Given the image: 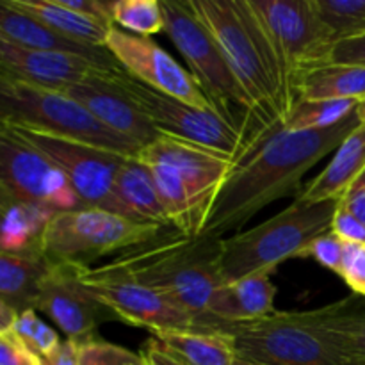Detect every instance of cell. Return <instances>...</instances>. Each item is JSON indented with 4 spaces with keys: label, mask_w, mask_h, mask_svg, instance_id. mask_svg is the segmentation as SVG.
I'll list each match as a JSON object with an SVG mask.
<instances>
[{
    "label": "cell",
    "mask_w": 365,
    "mask_h": 365,
    "mask_svg": "<svg viewBox=\"0 0 365 365\" xmlns=\"http://www.w3.org/2000/svg\"><path fill=\"white\" fill-rule=\"evenodd\" d=\"M138 159L148 166L170 223L185 237H198L237 164V159L168 135L145 146Z\"/></svg>",
    "instance_id": "277c9868"
},
{
    "label": "cell",
    "mask_w": 365,
    "mask_h": 365,
    "mask_svg": "<svg viewBox=\"0 0 365 365\" xmlns=\"http://www.w3.org/2000/svg\"><path fill=\"white\" fill-rule=\"evenodd\" d=\"M116 195L130 220L173 227L148 166L138 157H127L121 164L116 178Z\"/></svg>",
    "instance_id": "d4e9b609"
},
{
    "label": "cell",
    "mask_w": 365,
    "mask_h": 365,
    "mask_svg": "<svg viewBox=\"0 0 365 365\" xmlns=\"http://www.w3.org/2000/svg\"><path fill=\"white\" fill-rule=\"evenodd\" d=\"M78 360L81 365H146L141 353H132L98 337L78 344Z\"/></svg>",
    "instance_id": "d6a6232c"
},
{
    "label": "cell",
    "mask_w": 365,
    "mask_h": 365,
    "mask_svg": "<svg viewBox=\"0 0 365 365\" xmlns=\"http://www.w3.org/2000/svg\"><path fill=\"white\" fill-rule=\"evenodd\" d=\"M277 287L271 273H257L221 285L207 309V331H223L225 327L252 323L274 312Z\"/></svg>",
    "instance_id": "ffe728a7"
},
{
    "label": "cell",
    "mask_w": 365,
    "mask_h": 365,
    "mask_svg": "<svg viewBox=\"0 0 365 365\" xmlns=\"http://www.w3.org/2000/svg\"><path fill=\"white\" fill-rule=\"evenodd\" d=\"M328 309L277 312L225 327L237 359L262 365H351L327 331Z\"/></svg>",
    "instance_id": "52a82bcc"
},
{
    "label": "cell",
    "mask_w": 365,
    "mask_h": 365,
    "mask_svg": "<svg viewBox=\"0 0 365 365\" xmlns=\"http://www.w3.org/2000/svg\"><path fill=\"white\" fill-rule=\"evenodd\" d=\"M0 365H39L38 359L9 330L0 331Z\"/></svg>",
    "instance_id": "d590c367"
},
{
    "label": "cell",
    "mask_w": 365,
    "mask_h": 365,
    "mask_svg": "<svg viewBox=\"0 0 365 365\" xmlns=\"http://www.w3.org/2000/svg\"><path fill=\"white\" fill-rule=\"evenodd\" d=\"M14 9L41 21L57 34L82 43V45L106 48V41L114 25L77 13L64 6L63 0H4Z\"/></svg>",
    "instance_id": "cb8c5ba5"
},
{
    "label": "cell",
    "mask_w": 365,
    "mask_h": 365,
    "mask_svg": "<svg viewBox=\"0 0 365 365\" xmlns=\"http://www.w3.org/2000/svg\"><path fill=\"white\" fill-rule=\"evenodd\" d=\"M2 205V228H0V250L9 253L41 250L43 235L56 214L32 203L18 200H0Z\"/></svg>",
    "instance_id": "4316f807"
},
{
    "label": "cell",
    "mask_w": 365,
    "mask_h": 365,
    "mask_svg": "<svg viewBox=\"0 0 365 365\" xmlns=\"http://www.w3.org/2000/svg\"><path fill=\"white\" fill-rule=\"evenodd\" d=\"M146 365H234V341L225 331L177 330L152 334L141 351Z\"/></svg>",
    "instance_id": "d6986e66"
},
{
    "label": "cell",
    "mask_w": 365,
    "mask_h": 365,
    "mask_svg": "<svg viewBox=\"0 0 365 365\" xmlns=\"http://www.w3.org/2000/svg\"><path fill=\"white\" fill-rule=\"evenodd\" d=\"M113 21L114 27L143 38L159 34L166 29L160 0H116L113 2Z\"/></svg>",
    "instance_id": "f546056e"
},
{
    "label": "cell",
    "mask_w": 365,
    "mask_h": 365,
    "mask_svg": "<svg viewBox=\"0 0 365 365\" xmlns=\"http://www.w3.org/2000/svg\"><path fill=\"white\" fill-rule=\"evenodd\" d=\"M353 245L342 241L339 235H335L334 232H327L324 235L317 237L312 242V246L307 252V257H312L316 259L321 266H324L327 269H330L331 273L339 274L342 278L346 269V264H348L349 255H351Z\"/></svg>",
    "instance_id": "836d02e7"
},
{
    "label": "cell",
    "mask_w": 365,
    "mask_h": 365,
    "mask_svg": "<svg viewBox=\"0 0 365 365\" xmlns=\"http://www.w3.org/2000/svg\"><path fill=\"white\" fill-rule=\"evenodd\" d=\"M0 189L6 198L39 205L53 214L82 209L64 171L4 127H0Z\"/></svg>",
    "instance_id": "4fadbf2b"
},
{
    "label": "cell",
    "mask_w": 365,
    "mask_h": 365,
    "mask_svg": "<svg viewBox=\"0 0 365 365\" xmlns=\"http://www.w3.org/2000/svg\"><path fill=\"white\" fill-rule=\"evenodd\" d=\"M353 296L328 305L327 331L351 365H365V302Z\"/></svg>",
    "instance_id": "83f0119b"
},
{
    "label": "cell",
    "mask_w": 365,
    "mask_h": 365,
    "mask_svg": "<svg viewBox=\"0 0 365 365\" xmlns=\"http://www.w3.org/2000/svg\"><path fill=\"white\" fill-rule=\"evenodd\" d=\"M342 280L356 296L365 298V245H353Z\"/></svg>",
    "instance_id": "74e56055"
},
{
    "label": "cell",
    "mask_w": 365,
    "mask_h": 365,
    "mask_svg": "<svg viewBox=\"0 0 365 365\" xmlns=\"http://www.w3.org/2000/svg\"><path fill=\"white\" fill-rule=\"evenodd\" d=\"M0 41L29 50L75 53V56L88 57L109 70H123L107 48H95V46L71 41L6 2L0 4Z\"/></svg>",
    "instance_id": "44dd1931"
},
{
    "label": "cell",
    "mask_w": 365,
    "mask_h": 365,
    "mask_svg": "<svg viewBox=\"0 0 365 365\" xmlns=\"http://www.w3.org/2000/svg\"><path fill=\"white\" fill-rule=\"evenodd\" d=\"M0 123L27 127L123 157H139L143 150L106 127L68 93L4 78H0Z\"/></svg>",
    "instance_id": "ba28073f"
},
{
    "label": "cell",
    "mask_w": 365,
    "mask_h": 365,
    "mask_svg": "<svg viewBox=\"0 0 365 365\" xmlns=\"http://www.w3.org/2000/svg\"><path fill=\"white\" fill-rule=\"evenodd\" d=\"M267 128L282 127L291 110L274 50L250 0H187Z\"/></svg>",
    "instance_id": "7a4b0ae2"
},
{
    "label": "cell",
    "mask_w": 365,
    "mask_h": 365,
    "mask_svg": "<svg viewBox=\"0 0 365 365\" xmlns=\"http://www.w3.org/2000/svg\"><path fill=\"white\" fill-rule=\"evenodd\" d=\"M331 232L349 245H365V225L341 205L334 216Z\"/></svg>",
    "instance_id": "8d00e7d4"
},
{
    "label": "cell",
    "mask_w": 365,
    "mask_h": 365,
    "mask_svg": "<svg viewBox=\"0 0 365 365\" xmlns=\"http://www.w3.org/2000/svg\"><path fill=\"white\" fill-rule=\"evenodd\" d=\"M106 48L118 64L141 84L148 86L153 91L182 100L189 106L214 113L195 77L153 39L114 27L107 36Z\"/></svg>",
    "instance_id": "9a60e30c"
},
{
    "label": "cell",
    "mask_w": 365,
    "mask_h": 365,
    "mask_svg": "<svg viewBox=\"0 0 365 365\" xmlns=\"http://www.w3.org/2000/svg\"><path fill=\"white\" fill-rule=\"evenodd\" d=\"M98 70L109 68L75 53L29 50L0 41V78L4 81L64 93Z\"/></svg>",
    "instance_id": "ac0fdd59"
},
{
    "label": "cell",
    "mask_w": 365,
    "mask_h": 365,
    "mask_svg": "<svg viewBox=\"0 0 365 365\" xmlns=\"http://www.w3.org/2000/svg\"><path fill=\"white\" fill-rule=\"evenodd\" d=\"M82 280L93 294L106 303L121 323L148 330L150 334L177 330H198L196 321L153 289L138 284L103 264L84 267Z\"/></svg>",
    "instance_id": "5bb4252c"
},
{
    "label": "cell",
    "mask_w": 365,
    "mask_h": 365,
    "mask_svg": "<svg viewBox=\"0 0 365 365\" xmlns=\"http://www.w3.org/2000/svg\"><path fill=\"white\" fill-rule=\"evenodd\" d=\"M356 116H359V121L362 127H365V98L360 100L359 107H356Z\"/></svg>",
    "instance_id": "60d3db41"
},
{
    "label": "cell",
    "mask_w": 365,
    "mask_h": 365,
    "mask_svg": "<svg viewBox=\"0 0 365 365\" xmlns=\"http://www.w3.org/2000/svg\"><path fill=\"white\" fill-rule=\"evenodd\" d=\"M166 29L164 32L173 41L189 66V73L207 96L214 113L223 118L230 127L246 135L250 145H255L267 128L260 120L257 107L246 95L242 86L228 66L220 46L214 41L205 25L195 16L185 2L160 0Z\"/></svg>",
    "instance_id": "5b68a950"
},
{
    "label": "cell",
    "mask_w": 365,
    "mask_h": 365,
    "mask_svg": "<svg viewBox=\"0 0 365 365\" xmlns=\"http://www.w3.org/2000/svg\"><path fill=\"white\" fill-rule=\"evenodd\" d=\"M339 205L344 207L348 212H351L353 216L359 217V220L365 225V171L360 175L359 180L348 189V192L342 196Z\"/></svg>",
    "instance_id": "f35d334b"
},
{
    "label": "cell",
    "mask_w": 365,
    "mask_h": 365,
    "mask_svg": "<svg viewBox=\"0 0 365 365\" xmlns=\"http://www.w3.org/2000/svg\"><path fill=\"white\" fill-rule=\"evenodd\" d=\"M274 50L291 107L294 84L303 70L316 66L334 46L330 31L314 0H250Z\"/></svg>",
    "instance_id": "30bf717a"
},
{
    "label": "cell",
    "mask_w": 365,
    "mask_h": 365,
    "mask_svg": "<svg viewBox=\"0 0 365 365\" xmlns=\"http://www.w3.org/2000/svg\"><path fill=\"white\" fill-rule=\"evenodd\" d=\"M359 64L365 66V36L339 41L328 50L324 59L319 64Z\"/></svg>",
    "instance_id": "e575fe53"
},
{
    "label": "cell",
    "mask_w": 365,
    "mask_h": 365,
    "mask_svg": "<svg viewBox=\"0 0 365 365\" xmlns=\"http://www.w3.org/2000/svg\"><path fill=\"white\" fill-rule=\"evenodd\" d=\"M116 71L120 70L95 71L64 93L81 102L96 120L102 121L110 130L145 148L159 139L160 134L155 125L143 114V110L114 81Z\"/></svg>",
    "instance_id": "e0dca14e"
},
{
    "label": "cell",
    "mask_w": 365,
    "mask_h": 365,
    "mask_svg": "<svg viewBox=\"0 0 365 365\" xmlns=\"http://www.w3.org/2000/svg\"><path fill=\"white\" fill-rule=\"evenodd\" d=\"M39 365H81V360H78V344L70 341V339H64L59 349L53 355H50L48 359L41 360Z\"/></svg>",
    "instance_id": "ab89813d"
},
{
    "label": "cell",
    "mask_w": 365,
    "mask_h": 365,
    "mask_svg": "<svg viewBox=\"0 0 365 365\" xmlns=\"http://www.w3.org/2000/svg\"><path fill=\"white\" fill-rule=\"evenodd\" d=\"M50 262L43 250L0 252V310L18 314L38 310L39 292Z\"/></svg>",
    "instance_id": "7402d4cb"
},
{
    "label": "cell",
    "mask_w": 365,
    "mask_h": 365,
    "mask_svg": "<svg viewBox=\"0 0 365 365\" xmlns=\"http://www.w3.org/2000/svg\"><path fill=\"white\" fill-rule=\"evenodd\" d=\"M234 365H262V364H255V362H250V360L235 359V364Z\"/></svg>",
    "instance_id": "b9f144b4"
},
{
    "label": "cell",
    "mask_w": 365,
    "mask_h": 365,
    "mask_svg": "<svg viewBox=\"0 0 365 365\" xmlns=\"http://www.w3.org/2000/svg\"><path fill=\"white\" fill-rule=\"evenodd\" d=\"M173 234V227L139 223L103 209L82 207L52 217L41 241V250L52 264H89L118 252H130Z\"/></svg>",
    "instance_id": "9c48e42d"
},
{
    "label": "cell",
    "mask_w": 365,
    "mask_h": 365,
    "mask_svg": "<svg viewBox=\"0 0 365 365\" xmlns=\"http://www.w3.org/2000/svg\"><path fill=\"white\" fill-rule=\"evenodd\" d=\"M0 127L7 128L11 134L56 163L71 182V187L77 192L82 207L103 209L128 217L116 195L118 171L127 157L27 127L9 123H0Z\"/></svg>",
    "instance_id": "7c38bea8"
},
{
    "label": "cell",
    "mask_w": 365,
    "mask_h": 365,
    "mask_svg": "<svg viewBox=\"0 0 365 365\" xmlns=\"http://www.w3.org/2000/svg\"><path fill=\"white\" fill-rule=\"evenodd\" d=\"M360 100H298L285 116V130H324L356 113Z\"/></svg>",
    "instance_id": "f1b7e54d"
},
{
    "label": "cell",
    "mask_w": 365,
    "mask_h": 365,
    "mask_svg": "<svg viewBox=\"0 0 365 365\" xmlns=\"http://www.w3.org/2000/svg\"><path fill=\"white\" fill-rule=\"evenodd\" d=\"M360 127L359 116L324 130L266 132L234 166L214 200L198 237L223 239L225 234L248 223L264 207L289 195H299V184L328 153Z\"/></svg>",
    "instance_id": "6da1fadb"
},
{
    "label": "cell",
    "mask_w": 365,
    "mask_h": 365,
    "mask_svg": "<svg viewBox=\"0 0 365 365\" xmlns=\"http://www.w3.org/2000/svg\"><path fill=\"white\" fill-rule=\"evenodd\" d=\"M221 242L223 239L173 234L125 252L109 266L163 294L187 312L198 330L207 331L209 303L225 285L220 269Z\"/></svg>",
    "instance_id": "3957f363"
},
{
    "label": "cell",
    "mask_w": 365,
    "mask_h": 365,
    "mask_svg": "<svg viewBox=\"0 0 365 365\" xmlns=\"http://www.w3.org/2000/svg\"><path fill=\"white\" fill-rule=\"evenodd\" d=\"M365 66L359 64H316L299 73L294 84L298 100H364Z\"/></svg>",
    "instance_id": "484cf974"
},
{
    "label": "cell",
    "mask_w": 365,
    "mask_h": 365,
    "mask_svg": "<svg viewBox=\"0 0 365 365\" xmlns=\"http://www.w3.org/2000/svg\"><path fill=\"white\" fill-rule=\"evenodd\" d=\"M114 81L155 125L160 135L198 145L237 160H241L252 148L245 134L230 127L212 110L200 109L173 96L153 91L130 77L125 70L116 71Z\"/></svg>",
    "instance_id": "8fae6325"
},
{
    "label": "cell",
    "mask_w": 365,
    "mask_h": 365,
    "mask_svg": "<svg viewBox=\"0 0 365 365\" xmlns=\"http://www.w3.org/2000/svg\"><path fill=\"white\" fill-rule=\"evenodd\" d=\"M82 271L84 266L77 264H52L38 299V310L46 314L66 339L77 344L95 339L100 324L120 321L84 284Z\"/></svg>",
    "instance_id": "2e32d148"
},
{
    "label": "cell",
    "mask_w": 365,
    "mask_h": 365,
    "mask_svg": "<svg viewBox=\"0 0 365 365\" xmlns=\"http://www.w3.org/2000/svg\"><path fill=\"white\" fill-rule=\"evenodd\" d=\"M314 6L327 24L334 45L365 36V0H314Z\"/></svg>",
    "instance_id": "4dcf8cb0"
},
{
    "label": "cell",
    "mask_w": 365,
    "mask_h": 365,
    "mask_svg": "<svg viewBox=\"0 0 365 365\" xmlns=\"http://www.w3.org/2000/svg\"><path fill=\"white\" fill-rule=\"evenodd\" d=\"M364 171L365 127L360 125L335 150V155L328 166L299 191L296 200L305 203L341 202L342 196L359 180Z\"/></svg>",
    "instance_id": "603a6c76"
},
{
    "label": "cell",
    "mask_w": 365,
    "mask_h": 365,
    "mask_svg": "<svg viewBox=\"0 0 365 365\" xmlns=\"http://www.w3.org/2000/svg\"><path fill=\"white\" fill-rule=\"evenodd\" d=\"M7 330L13 331L20 339L21 344L38 359V362L48 359L63 344V339L57 335L53 328L39 319L36 310H25V312L18 314Z\"/></svg>",
    "instance_id": "1f68e13d"
},
{
    "label": "cell",
    "mask_w": 365,
    "mask_h": 365,
    "mask_svg": "<svg viewBox=\"0 0 365 365\" xmlns=\"http://www.w3.org/2000/svg\"><path fill=\"white\" fill-rule=\"evenodd\" d=\"M339 202L294 203L250 230L221 242L220 269L225 284L257 273H273L289 259H307L317 237L331 230Z\"/></svg>",
    "instance_id": "8992f818"
}]
</instances>
